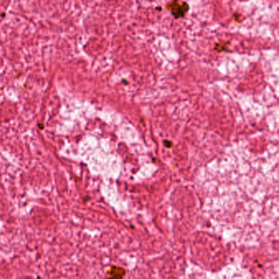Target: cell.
Wrapping results in <instances>:
<instances>
[{
    "mask_svg": "<svg viewBox=\"0 0 279 279\" xmlns=\"http://www.w3.org/2000/svg\"><path fill=\"white\" fill-rule=\"evenodd\" d=\"M167 9L171 11L173 16H174L175 18H179L185 15V13L189 9V6L186 3L179 4V2L174 1L167 4Z\"/></svg>",
    "mask_w": 279,
    "mask_h": 279,
    "instance_id": "cell-1",
    "label": "cell"
}]
</instances>
